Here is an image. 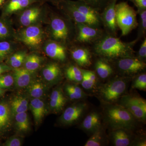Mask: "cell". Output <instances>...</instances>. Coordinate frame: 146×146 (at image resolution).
Segmentation results:
<instances>
[{
  "label": "cell",
  "mask_w": 146,
  "mask_h": 146,
  "mask_svg": "<svg viewBox=\"0 0 146 146\" xmlns=\"http://www.w3.org/2000/svg\"><path fill=\"white\" fill-rule=\"evenodd\" d=\"M6 126L4 123L3 122L1 118H0V131L2 130L4 128H5Z\"/></svg>",
  "instance_id": "obj_45"
},
{
  "label": "cell",
  "mask_w": 146,
  "mask_h": 146,
  "mask_svg": "<svg viewBox=\"0 0 146 146\" xmlns=\"http://www.w3.org/2000/svg\"><path fill=\"white\" fill-rule=\"evenodd\" d=\"M44 3L43 2L35 3L18 13L19 25L25 27L41 24L44 20L46 13Z\"/></svg>",
  "instance_id": "obj_7"
},
{
  "label": "cell",
  "mask_w": 146,
  "mask_h": 146,
  "mask_svg": "<svg viewBox=\"0 0 146 146\" xmlns=\"http://www.w3.org/2000/svg\"><path fill=\"white\" fill-rule=\"evenodd\" d=\"M13 75L9 74L0 76V87L1 89L9 88L14 83Z\"/></svg>",
  "instance_id": "obj_38"
},
{
  "label": "cell",
  "mask_w": 146,
  "mask_h": 146,
  "mask_svg": "<svg viewBox=\"0 0 146 146\" xmlns=\"http://www.w3.org/2000/svg\"><path fill=\"white\" fill-rule=\"evenodd\" d=\"M69 51L73 60L79 67L88 68L93 63L94 56L90 46L73 43L70 45Z\"/></svg>",
  "instance_id": "obj_13"
},
{
  "label": "cell",
  "mask_w": 146,
  "mask_h": 146,
  "mask_svg": "<svg viewBox=\"0 0 146 146\" xmlns=\"http://www.w3.org/2000/svg\"><path fill=\"white\" fill-rule=\"evenodd\" d=\"M97 58L95 62V73L102 79L108 78L114 72V69L111 63L108 60L96 56Z\"/></svg>",
  "instance_id": "obj_19"
},
{
  "label": "cell",
  "mask_w": 146,
  "mask_h": 146,
  "mask_svg": "<svg viewBox=\"0 0 146 146\" xmlns=\"http://www.w3.org/2000/svg\"><path fill=\"white\" fill-rule=\"evenodd\" d=\"M133 87L140 90H145L146 89V74L145 73L140 74L135 79Z\"/></svg>",
  "instance_id": "obj_37"
},
{
  "label": "cell",
  "mask_w": 146,
  "mask_h": 146,
  "mask_svg": "<svg viewBox=\"0 0 146 146\" xmlns=\"http://www.w3.org/2000/svg\"><path fill=\"white\" fill-rule=\"evenodd\" d=\"M57 7L74 23L103 28L100 12L81 0H63Z\"/></svg>",
  "instance_id": "obj_2"
},
{
  "label": "cell",
  "mask_w": 146,
  "mask_h": 146,
  "mask_svg": "<svg viewBox=\"0 0 146 146\" xmlns=\"http://www.w3.org/2000/svg\"><path fill=\"white\" fill-rule=\"evenodd\" d=\"M138 42L136 39L130 42H123L117 36L105 32L90 47L94 56L111 62L123 58L135 57L134 47Z\"/></svg>",
  "instance_id": "obj_1"
},
{
  "label": "cell",
  "mask_w": 146,
  "mask_h": 146,
  "mask_svg": "<svg viewBox=\"0 0 146 146\" xmlns=\"http://www.w3.org/2000/svg\"><path fill=\"white\" fill-rule=\"evenodd\" d=\"M92 8L100 12L111 0H81Z\"/></svg>",
  "instance_id": "obj_34"
},
{
  "label": "cell",
  "mask_w": 146,
  "mask_h": 146,
  "mask_svg": "<svg viewBox=\"0 0 146 146\" xmlns=\"http://www.w3.org/2000/svg\"><path fill=\"white\" fill-rule=\"evenodd\" d=\"M101 118L99 113L92 112L84 118L81 125L83 130L93 133L101 128Z\"/></svg>",
  "instance_id": "obj_17"
},
{
  "label": "cell",
  "mask_w": 146,
  "mask_h": 146,
  "mask_svg": "<svg viewBox=\"0 0 146 146\" xmlns=\"http://www.w3.org/2000/svg\"><path fill=\"white\" fill-rule=\"evenodd\" d=\"M115 9L117 25L121 32V36H125L137 28V11L125 1L117 3Z\"/></svg>",
  "instance_id": "obj_5"
},
{
  "label": "cell",
  "mask_w": 146,
  "mask_h": 146,
  "mask_svg": "<svg viewBox=\"0 0 146 146\" xmlns=\"http://www.w3.org/2000/svg\"><path fill=\"white\" fill-rule=\"evenodd\" d=\"M82 70L83 73V78L81 82L82 86L84 89L87 90L92 89L96 84V82L89 78L85 71V69H82Z\"/></svg>",
  "instance_id": "obj_39"
},
{
  "label": "cell",
  "mask_w": 146,
  "mask_h": 146,
  "mask_svg": "<svg viewBox=\"0 0 146 146\" xmlns=\"http://www.w3.org/2000/svg\"><path fill=\"white\" fill-rule=\"evenodd\" d=\"M42 0H7L2 7V14L5 18L20 13L35 3Z\"/></svg>",
  "instance_id": "obj_15"
},
{
  "label": "cell",
  "mask_w": 146,
  "mask_h": 146,
  "mask_svg": "<svg viewBox=\"0 0 146 146\" xmlns=\"http://www.w3.org/2000/svg\"><path fill=\"white\" fill-rule=\"evenodd\" d=\"M13 68L11 66L6 64H0V76L4 73L13 70Z\"/></svg>",
  "instance_id": "obj_43"
},
{
  "label": "cell",
  "mask_w": 146,
  "mask_h": 146,
  "mask_svg": "<svg viewBox=\"0 0 146 146\" xmlns=\"http://www.w3.org/2000/svg\"><path fill=\"white\" fill-rule=\"evenodd\" d=\"M45 38V32L40 24L22 28L15 31L14 37L17 41L33 50L40 48Z\"/></svg>",
  "instance_id": "obj_6"
},
{
  "label": "cell",
  "mask_w": 146,
  "mask_h": 146,
  "mask_svg": "<svg viewBox=\"0 0 146 146\" xmlns=\"http://www.w3.org/2000/svg\"><path fill=\"white\" fill-rule=\"evenodd\" d=\"M65 90L68 96L72 100L80 99L85 96L82 89L75 84H68L65 86Z\"/></svg>",
  "instance_id": "obj_32"
},
{
  "label": "cell",
  "mask_w": 146,
  "mask_h": 146,
  "mask_svg": "<svg viewBox=\"0 0 146 146\" xmlns=\"http://www.w3.org/2000/svg\"><path fill=\"white\" fill-rule=\"evenodd\" d=\"M7 0H0V8H2Z\"/></svg>",
  "instance_id": "obj_46"
},
{
  "label": "cell",
  "mask_w": 146,
  "mask_h": 146,
  "mask_svg": "<svg viewBox=\"0 0 146 146\" xmlns=\"http://www.w3.org/2000/svg\"><path fill=\"white\" fill-rule=\"evenodd\" d=\"M50 100L56 102L65 106L66 99L60 89H57L52 91L50 96Z\"/></svg>",
  "instance_id": "obj_36"
},
{
  "label": "cell",
  "mask_w": 146,
  "mask_h": 146,
  "mask_svg": "<svg viewBox=\"0 0 146 146\" xmlns=\"http://www.w3.org/2000/svg\"><path fill=\"white\" fill-rule=\"evenodd\" d=\"M104 136L101 129L100 128L92 133V136L88 139L85 146H100L102 145L104 142Z\"/></svg>",
  "instance_id": "obj_33"
},
{
  "label": "cell",
  "mask_w": 146,
  "mask_h": 146,
  "mask_svg": "<svg viewBox=\"0 0 146 146\" xmlns=\"http://www.w3.org/2000/svg\"><path fill=\"white\" fill-rule=\"evenodd\" d=\"M13 76L14 83L16 86L20 88L27 87L32 80L33 73L24 68H19L13 69Z\"/></svg>",
  "instance_id": "obj_18"
},
{
  "label": "cell",
  "mask_w": 146,
  "mask_h": 146,
  "mask_svg": "<svg viewBox=\"0 0 146 146\" xmlns=\"http://www.w3.org/2000/svg\"><path fill=\"white\" fill-rule=\"evenodd\" d=\"M135 57L141 61L145 62L146 59V37L144 38L140 48Z\"/></svg>",
  "instance_id": "obj_40"
},
{
  "label": "cell",
  "mask_w": 146,
  "mask_h": 146,
  "mask_svg": "<svg viewBox=\"0 0 146 146\" xmlns=\"http://www.w3.org/2000/svg\"><path fill=\"white\" fill-rule=\"evenodd\" d=\"M127 88L125 78L117 77L102 86L100 94L102 99L107 103L117 101L124 93Z\"/></svg>",
  "instance_id": "obj_9"
},
{
  "label": "cell",
  "mask_w": 146,
  "mask_h": 146,
  "mask_svg": "<svg viewBox=\"0 0 146 146\" xmlns=\"http://www.w3.org/2000/svg\"><path fill=\"white\" fill-rule=\"evenodd\" d=\"M42 60V58L36 54H27L23 63L24 68L34 72L40 67Z\"/></svg>",
  "instance_id": "obj_24"
},
{
  "label": "cell",
  "mask_w": 146,
  "mask_h": 146,
  "mask_svg": "<svg viewBox=\"0 0 146 146\" xmlns=\"http://www.w3.org/2000/svg\"><path fill=\"white\" fill-rule=\"evenodd\" d=\"M75 24V23H74ZM75 33L73 43L91 46L104 34L103 28L83 24H75Z\"/></svg>",
  "instance_id": "obj_8"
},
{
  "label": "cell",
  "mask_w": 146,
  "mask_h": 146,
  "mask_svg": "<svg viewBox=\"0 0 146 146\" xmlns=\"http://www.w3.org/2000/svg\"><path fill=\"white\" fill-rule=\"evenodd\" d=\"M49 32L51 40L68 47L73 44L75 26L74 22L65 15L62 16L53 13L50 18Z\"/></svg>",
  "instance_id": "obj_3"
},
{
  "label": "cell",
  "mask_w": 146,
  "mask_h": 146,
  "mask_svg": "<svg viewBox=\"0 0 146 146\" xmlns=\"http://www.w3.org/2000/svg\"><path fill=\"white\" fill-rule=\"evenodd\" d=\"M27 86L28 92L32 98H40L44 95L45 91V86L41 82L32 80Z\"/></svg>",
  "instance_id": "obj_26"
},
{
  "label": "cell",
  "mask_w": 146,
  "mask_h": 146,
  "mask_svg": "<svg viewBox=\"0 0 146 146\" xmlns=\"http://www.w3.org/2000/svg\"><path fill=\"white\" fill-rule=\"evenodd\" d=\"M105 117L109 125L113 129L129 130L135 126L136 118L122 106L108 105L105 110Z\"/></svg>",
  "instance_id": "obj_4"
},
{
  "label": "cell",
  "mask_w": 146,
  "mask_h": 146,
  "mask_svg": "<svg viewBox=\"0 0 146 146\" xmlns=\"http://www.w3.org/2000/svg\"><path fill=\"white\" fill-rule=\"evenodd\" d=\"M120 105L125 108L137 119L142 121H145V100L141 97L126 95L121 99Z\"/></svg>",
  "instance_id": "obj_11"
},
{
  "label": "cell",
  "mask_w": 146,
  "mask_h": 146,
  "mask_svg": "<svg viewBox=\"0 0 146 146\" xmlns=\"http://www.w3.org/2000/svg\"><path fill=\"white\" fill-rule=\"evenodd\" d=\"M146 141H141V142H139L137 144V145L139 146H146Z\"/></svg>",
  "instance_id": "obj_47"
},
{
  "label": "cell",
  "mask_w": 146,
  "mask_h": 146,
  "mask_svg": "<svg viewBox=\"0 0 146 146\" xmlns=\"http://www.w3.org/2000/svg\"><path fill=\"white\" fill-rule=\"evenodd\" d=\"M127 130L123 129H114L112 134V142L116 146H128L130 143V136Z\"/></svg>",
  "instance_id": "obj_22"
},
{
  "label": "cell",
  "mask_w": 146,
  "mask_h": 146,
  "mask_svg": "<svg viewBox=\"0 0 146 146\" xmlns=\"http://www.w3.org/2000/svg\"><path fill=\"white\" fill-rule=\"evenodd\" d=\"M43 2H48L51 3L53 4L56 6L57 7L58 5L63 0H42Z\"/></svg>",
  "instance_id": "obj_44"
},
{
  "label": "cell",
  "mask_w": 146,
  "mask_h": 146,
  "mask_svg": "<svg viewBox=\"0 0 146 146\" xmlns=\"http://www.w3.org/2000/svg\"><path fill=\"white\" fill-rule=\"evenodd\" d=\"M133 3L137 8V11L146 9V0H127Z\"/></svg>",
  "instance_id": "obj_41"
},
{
  "label": "cell",
  "mask_w": 146,
  "mask_h": 146,
  "mask_svg": "<svg viewBox=\"0 0 146 146\" xmlns=\"http://www.w3.org/2000/svg\"><path fill=\"white\" fill-rule=\"evenodd\" d=\"M15 31L9 20L5 18L0 19V41L14 38Z\"/></svg>",
  "instance_id": "obj_23"
},
{
  "label": "cell",
  "mask_w": 146,
  "mask_h": 146,
  "mask_svg": "<svg viewBox=\"0 0 146 146\" xmlns=\"http://www.w3.org/2000/svg\"><path fill=\"white\" fill-rule=\"evenodd\" d=\"M27 55L26 52L24 51H19L13 53L8 57L7 63L13 69L20 68L23 65Z\"/></svg>",
  "instance_id": "obj_29"
},
{
  "label": "cell",
  "mask_w": 146,
  "mask_h": 146,
  "mask_svg": "<svg viewBox=\"0 0 146 146\" xmlns=\"http://www.w3.org/2000/svg\"><path fill=\"white\" fill-rule=\"evenodd\" d=\"M16 124L19 131L26 132L29 129L28 115L26 112L17 113L15 115Z\"/></svg>",
  "instance_id": "obj_31"
},
{
  "label": "cell",
  "mask_w": 146,
  "mask_h": 146,
  "mask_svg": "<svg viewBox=\"0 0 146 146\" xmlns=\"http://www.w3.org/2000/svg\"><path fill=\"white\" fill-rule=\"evenodd\" d=\"M30 109L36 124L42 121L46 113L44 102L40 98H33L30 103Z\"/></svg>",
  "instance_id": "obj_20"
},
{
  "label": "cell",
  "mask_w": 146,
  "mask_h": 146,
  "mask_svg": "<svg viewBox=\"0 0 146 146\" xmlns=\"http://www.w3.org/2000/svg\"><path fill=\"white\" fill-rule=\"evenodd\" d=\"M110 62L120 73L127 75L142 72L146 67L145 62L136 57L123 58Z\"/></svg>",
  "instance_id": "obj_10"
},
{
  "label": "cell",
  "mask_w": 146,
  "mask_h": 146,
  "mask_svg": "<svg viewBox=\"0 0 146 146\" xmlns=\"http://www.w3.org/2000/svg\"><path fill=\"white\" fill-rule=\"evenodd\" d=\"M16 47L15 43L8 40L0 41V63L13 53Z\"/></svg>",
  "instance_id": "obj_27"
},
{
  "label": "cell",
  "mask_w": 146,
  "mask_h": 146,
  "mask_svg": "<svg viewBox=\"0 0 146 146\" xmlns=\"http://www.w3.org/2000/svg\"><path fill=\"white\" fill-rule=\"evenodd\" d=\"M137 13L139 15V18L138 21V32L136 39L138 42L146 37V9L138 11Z\"/></svg>",
  "instance_id": "obj_30"
},
{
  "label": "cell",
  "mask_w": 146,
  "mask_h": 146,
  "mask_svg": "<svg viewBox=\"0 0 146 146\" xmlns=\"http://www.w3.org/2000/svg\"><path fill=\"white\" fill-rule=\"evenodd\" d=\"M22 141L20 138L13 137L9 138L6 142L5 146H21Z\"/></svg>",
  "instance_id": "obj_42"
},
{
  "label": "cell",
  "mask_w": 146,
  "mask_h": 146,
  "mask_svg": "<svg viewBox=\"0 0 146 146\" xmlns=\"http://www.w3.org/2000/svg\"><path fill=\"white\" fill-rule=\"evenodd\" d=\"M10 108L7 104L5 102L0 103V118L5 124L6 126L10 121Z\"/></svg>",
  "instance_id": "obj_35"
},
{
  "label": "cell",
  "mask_w": 146,
  "mask_h": 146,
  "mask_svg": "<svg viewBox=\"0 0 146 146\" xmlns=\"http://www.w3.org/2000/svg\"><path fill=\"white\" fill-rule=\"evenodd\" d=\"M118 0H111L100 12V18L103 28L107 34L117 36L119 28L116 18V4Z\"/></svg>",
  "instance_id": "obj_12"
},
{
  "label": "cell",
  "mask_w": 146,
  "mask_h": 146,
  "mask_svg": "<svg viewBox=\"0 0 146 146\" xmlns=\"http://www.w3.org/2000/svg\"><path fill=\"white\" fill-rule=\"evenodd\" d=\"M3 91L2 89H1V88L0 87V96L3 94Z\"/></svg>",
  "instance_id": "obj_48"
},
{
  "label": "cell",
  "mask_w": 146,
  "mask_h": 146,
  "mask_svg": "<svg viewBox=\"0 0 146 146\" xmlns=\"http://www.w3.org/2000/svg\"><path fill=\"white\" fill-rule=\"evenodd\" d=\"M65 74L67 78L71 81L81 82L83 78L82 68L76 65H71L66 68Z\"/></svg>",
  "instance_id": "obj_28"
},
{
  "label": "cell",
  "mask_w": 146,
  "mask_h": 146,
  "mask_svg": "<svg viewBox=\"0 0 146 146\" xmlns=\"http://www.w3.org/2000/svg\"><path fill=\"white\" fill-rule=\"evenodd\" d=\"M68 46L51 39L45 45L44 51L48 56L60 62H65L68 56Z\"/></svg>",
  "instance_id": "obj_14"
},
{
  "label": "cell",
  "mask_w": 146,
  "mask_h": 146,
  "mask_svg": "<svg viewBox=\"0 0 146 146\" xmlns=\"http://www.w3.org/2000/svg\"><path fill=\"white\" fill-rule=\"evenodd\" d=\"M42 74L48 82H53L58 79L62 75V70L59 64L55 62L49 63L43 69Z\"/></svg>",
  "instance_id": "obj_21"
},
{
  "label": "cell",
  "mask_w": 146,
  "mask_h": 146,
  "mask_svg": "<svg viewBox=\"0 0 146 146\" xmlns=\"http://www.w3.org/2000/svg\"><path fill=\"white\" fill-rule=\"evenodd\" d=\"M28 101L26 98L21 96L15 97L11 102V112L14 115L26 112L28 108Z\"/></svg>",
  "instance_id": "obj_25"
},
{
  "label": "cell",
  "mask_w": 146,
  "mask_h": 146,
  "mask_svg": "<svg viewBox=\"0 0 146 146\" xmlns=\"http://www.w3.org/2000/svg\"><path fill=\"white\" fill-rule=\"evenodd\" d=\"M87 105L82 102L68 108L63 112L60 121L63 124L70 125L77 121L86 110Z\"/></svg>",
  "instance_id": "obj_16"
}]
</instances>
